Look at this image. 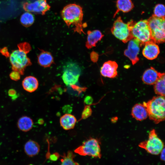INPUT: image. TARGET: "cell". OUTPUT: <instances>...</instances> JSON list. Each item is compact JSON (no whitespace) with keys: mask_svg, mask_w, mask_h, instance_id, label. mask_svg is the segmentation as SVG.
<instances>
[{"mask_svg":"<svg viewBox=\"0 0 165 165\" xmlns=\"http://www.w3.org/2000/svg\"><path fill=\"white\" fill-rule=\"evenodd\" d=\"M92 111L90 105H86L85 106L82 112L81 119H86L92 115Z\"/></svg>","mask_w":165,"mask_h":165,"instance_id":"cell-27","label":"cell"},{"mask_svg":"<svg viewBox=\"0 0 165 165\" xmlns=\"http://www.w3.org/2000/svg\"><path fill=\"white\" fill-rule=\"evenodd\" d=\"M33 125L32 119L30 117L24 116L18 120L17 125L19 129L22 131L27 132L31 129Z\"/></svg>","mask_w":165,"mask_h":165,"instance_id":"cell-22","label":"cell"},{"mask_svg":"<svg viewBox=\"0 0 165 165\" xmlns=\"http://www.w3.org/2000/svg\"><path fill=\"white\" fill-rule=\"evenodd\" d=\"M165 148H164L160 153V159L163 161H165Z\"/></svg>","mask_w":165,"mask_h":165,"instance_id":"cell-33","label":"cell"},{"mask_svg":"<svg viewBox=\"0 0 165 165\" xmlns=\"http://www.w3.org/2000/svg\"><path fill=\"white\" fill-rule=\"evenodd\" d=\"M165 74L159 73V78L154 84L155 93L160 96H165Z\"/></svg>","mask_w":165,"mask_h":165,"instance_id":"cell-23","label":"cell"},{"mask_svg":"<svg viewBox=\"0 0 165 165\" xmlns=\"http://www.w3.org/2000/svg\"><path fill=\"white\" fill-rule=\"evenodd\" d=\"M93 102V99L92 97L90 96H87L84 98V102L87 105H90Z\"/></svg>","mask_w":165,"mask_h":165,"instance_id":"cell-30","label":"cell"},{"mask_svg":"<svg viewBox=\"0 0 165 165\" xmlns=\"http://www.w3.org/2000/svg\"><path fill=\"white\" fill-rule=\"evenodd\" d=\"M75 155L71 151L68 152L62 156L61 165H80L74 160Z\"/></svg>","mask_w":165,"mask_h":165,"instance_id":"cell-25","label":"cell"},{"mask_svg":"<svg viewBox=\"0 0 165 165\" xmlns=\"http://www.w3.org/2000/svg\"><path fill=\"white\" fill-rule=\"evenodd\" d=\"M18 49L13 50L10 54L9 61L13 70L23 75L26 68L32 64L27 55L31 49V46L28 43L24 42L18 44Z\"/></svg>","mask_w":165,"mask_h":165,"instance_id":"cell-2","label":"cell"},{"mask_svg":"<svg viewBox=\"0 0 165 165\" xmlns=\"http://www.w3.org/2000/svg\"><path fill=\"white\" fill-rule=\"evenodd\" d=\"M164 6L162 4L156 5L154 9L153 15L159 18H165Z\"/></svg>","mask_w":165,"mask_h":165,"instance_id":"cell-26","label":"cell"},{"mask_svg":"<svg viewBox=\"0 0 165 165\" xmlns=\"http://www.w3.org/2000/svg\"><path fill=\"white\" fill-rule=\"evenodd\" d=\"M111 31L116 37L124 43L133 38L127 23L123 22L120 16L114 21Z\"/></svg>","mask_w":165,"mask_h":165,"instance_id":"cell-9","label":"cell"},{"mask_svg":"<svg viewBox=\"0 0 165 165\" xmlns=\"http://www.w3.org/2000/svg\"><path fill=\"white\" fill-rule=\"evenodd\" d=\"M61 17L66 25L69 27H74L73 30L80 34L85 33L83 31L84 27L82 20L83 12L82 8L75 3L66 6L61 12Z\"/></svg>","mask_w":165,"mask_h":165,"instance_id":"cell-1","label":"cell"},{"mask_svg":"<svg viewBox=\"0 0 165 165\" xmlns=\"http://www.w3.org/2000/svg\"><path fill=\"white\" fill-rule=\"evenodd\" d=\"M159 73L152 67L146 70L143 75L142 80L148 85H154L158 79Z\"/></svg>","mask_w":165,"mask_h":165,"instance_id":"cell-16","label":"cell"},{"mask_svg":"<svg viewBox=\"0 0 165 165\" xmlns=\"http://www.w3.org/2000/svg\"><path fill=\"white\" fill-rule=\"evenodd\" d=\"M127 24L133 37L140 42L141 46L147 42L153 41L147 20H141L137 23L131 20Z\"/></svg>","mask_w":165,"mask_h":165,"instance_id":"cell-4","label":"cell"},{"mask_svg":"<svg viewBox=\"0 0 165 165\" xmlns=\"http://www.w3.org/2000/svg\"><path fill=\"white\" fill-rule=\"evenodd\" d=\"M87 34L85 46L88 49L95 47L98 42L101 40L104 36L101 31L98 30H88Z\"/></svg>","mask_w":165,"mask_h":165,"instance_id":"cell-14","label":"cell"},{"mask_svg":"<svg viewBox=\"0 0 165 165\" xmlns=\"http://www.w3.org/2000/svg\"><path fill=\"white\" fill-rule=\"evenodd\" d=\"M29 165H32V164H30Z\"/></svg>","mask_w":165,"mask_h":165,"instance_id":"cell-34","label":"cell"},{"mask_svg":"<svg viewBox=\"0 0 165 165\" xmlns=\"http://www.w3.org/2000/svg\"><path fill=\"white\" fill-rule=\"evenodd\" d=\"M59 156V154L57 153H55L50 156V159L53 161L56 160Z\"/></svg>","mask_w":165,"mask_h":165,"instance_id":"cell-32","label":"cell"},{"mask_svg":"<svg viewBox=\"0 0 165 165\" xmlns=\"http://www.w3.org/2000/svg\"><path fill=\"white\" fill-rule=\"evenodd\" d=\"M138 146L153 155H159L164 148L163 142L158 137L154 129L149 132L148 139L140 142Z\"/></svg>","mask_w":165,"mask_h":165,"instance_id":"cell-8","label":"cell"},{"mask_svg":"<svg viewBox=\"0 0 165 165\" xmlns=\"http://www.w3.org/2000/svg\"><path fill=\"white\" fill-rule=\"evenodd\" d=\"M20 20L21 24L23 26L28 27L30 26L33 24L35 18L31 13L27 12L21 15Z\"/></svg>","mask_w":165,"mask_h":165,"instance_id":"cell-24","label":"cell"},{"mask_svg":"<svg viewBox=\"0 0 165 165\" xmlns=\"http://www.w3.org/2000/svg\"><path fill=\"white\" fill-rule=\"evenodd\" d=\"M38 82L35 77L29 76L26 77L23 80L22 86L24 89L26 91L32 93L38 89Z\"/></svg>","mask_w":165,"mask_h":165,"instance_id":"cell-19","label":"cell"},{"mask_svg":"<svg viewBox=\"0 0 165 165\" xmlns=\"http://www.w3.org/2000/svg\"><path fill=\"white\" fill-rule=\"evenodd\" d=\"M144 45L142 52L143 56L150 60L156 59L160 52L158 46L152 41L146 42Z\"/></svg>","mask_w":165,"mask_h":165,"instance_id":"cell-12","label":"cell"},{"mask_svg":"<svg viewBox=\"0 0 165 165\" xmlns=\"http://www.w3.org/2000/svg\"><path fill=\"white\" fill-rule=\"evenodd\" d=\"M24 148L27 155L29 157H32L38 154L40 151V146L36 141L29 140L25 144Z\"/></svg>","mask_w":165,"mask_h":165,"instance_id":"cell-20","label":"cell"},{"mask_svg":"<svg viewBox=\"0 0 165 165\" xmlns=\"http://www.w3.org/2000/svg\"><path fill=\"white\" fill-rule=\"evenodd\" d=\"M118 65L116 62L108 61L105 62L100 70L101 75L103 76L109 78H114L117 75Z\"/></svg>","mask_w":165,"mask_h":165,"instance_id":"cell-13","label":"cell"},{"mask_svg":"<svg viewBox=\"0 0 165 165\" xmlns=\"http://www.w3.org/2000/svg\"><path fill=\"white\" fill-rule=\"evenodd\" d=\"M8 94L9 96L14 99L17 97L16 92L15 90L13 89H9L8 91Z\"/></svg>","mask_w":165,"mask_h":165,"instance_id":"cell-29","label":"cell"},{"mask_svg":"<svg viewBox=\"0 0 165 165\" xmlns=\"http://www.w3.org/2000/svg\"><path fill=\"white\" fill-rule=\"evenodd\" d=\"M117 10L114 15L115 17L119 11L127 13L130 11L134 7L131 0H117L116 3Z\"/></svg>","mask_w":165,"mask_h":165,"instance_id":"cell-21","label":"cell"},{"mask_svg":"<svg viewBox=\"0 0 165 165\" xmlns=\"http://www.w3.org/2000/svg\"><path fill=\"white\" fill-rule=\"evenodd\" d=\"M164 96L159 95L154 97L143 104L146 107L148 116L156 124L165 119V100Z\"/></svg>","mask_w":165,"mask_h":165,"instance_id":"cell-3","label":"cell"},{"mask_svg":"<svg viewBox=\"0 0 165 165\" xmlns=\"http://www.w3.org/2000/svg\"><path fill=\"white\" fill-rule=\"evenodd\" d=\"M60 124L63 128L65 130L73 129L77 122L76 117L70 113H66L61 117Z\"/></svg>","mask_w":165,"mask_h":165,"instance_id":"cell-17","label":"cell"},{"mask_svg":"<svg viewBox=\"0 0 165 165\" xmlns=\"http://www.w3.org/2000/svg\"><path fill=\"white\" fill-rule=\"evenodd\" d=\"M74 152L83 156H89L100 158L101 156L99 141L90 138L84 141L82 145L77 148Z\"/></svg>","mask_w":165,"mask_h":165,"instance_id":"cell-7","label":"cell"},{"mask_svg":"<svg viewBox=\"0 0 165 165\" xmlns=\"http://www.w3.org/2000/svg\"><path fill=\"white\" fill-rule=\"evenodd\" d=\"M147 20L151 31L152 40L156 43L164 42L165 18H158L153 15Z\"/></svg>","mask_w":165,"mask_h":165,"instance_id":"cell-5","label":"cell"},{"mask_svg":"<svg viewBox=\"0 0 165 165\" xmlns=\"http://www.w3.org/2000/svg\"><path fill=\"white\" fill-rule=\"evenodd\" d=\"M24 9L27 12L45 15L51 7L47 0H37L32 2H26L23 4Z\"/></svg>","mask_w":165,"mask_h":165,"instance_id":"cell-10","label":"cell"},{"mask_svg":"<svg viewBox=\"0 0 165 165\" xmlns=\"http://www.w3.org/2000/svg\"><path fill=\"white\" fill-rule=\"evenodd\" d=\"M0 53L6 57H9L10 55L8 49L6 47H4L1 49H0Z\"/></svg>","mask_w":165,"mask_h":165,"instance_id":"cell-31","label":"cell"},{"mask_svg":"<svg viewBox=\"0 0 165 165\" xmlns=\"http://www.w3.org/2000/svg\"><path fill=\"white\" fill-rule=\"evenodd\" d=\"M38 56V62L41 66L44 68L50 67L54 63L53 57L48 51L41 50Z\"/></svg>","mask_w":165,"mask_h":165,"instance_id":"cell-18","label":"cell"},{"mask_svg":"<svg viewBox=\"0 0 165 165\" xmlns=\"http://www.w3.org/2000/svg\"><path fill=\"white\" fill-rule=\"evenodd\" d=\"M21 74L17 71L13 70L10 73L9 76L13 80L17 81L20 78Z\"/></svg>","mask_w":165,"mask_h":165,"instance_id":"cell-28","label":"cell"},{"mask_svg":"<svg viewBox=\"0 0 165 165\" xmlns=\"http://www.w3.org/2000/svg\"><path fill=\"white\" fill-rule=\"evenodd\" d=\"M131 115L134 118L139 121L145 120L148 116V113L146 107L141 104H136L133 107Z\"/></svg>","mask_w":165,"mask_h":165,"instance_id":"cell-15","label":"cell"},{"mask_svg":"<svg viewBox=\"0 0 165 165\" xmlns=\"http://www.w3.org/2000/svg\"><path fill=\"white\" fill-rule=\"evenodd\" d=\"M141 46L140 42L133 38L129 41L127 48L124 51V55L129 59L133 65H134L139 61L138 55Z\"/></svg>","mask_w":165,"mask_h":165,"instance_id":"cell-11","label":"cell"},{"mask_svg":"<svg viewBox=\"0 0 165 165\" xmlns=\"http://www.w3.org/2000/svg\"><path fill=\"white\" fill-rule=\"evenodd\" d=\"M62 73V78L64 83L67 86H72L78 82L81 70L77 64L70 61L63 66Z\"/></svg>","mask_w":165,"mask_h":165,"instance_id":"cell-6","label":"cell"}]
</instances>
